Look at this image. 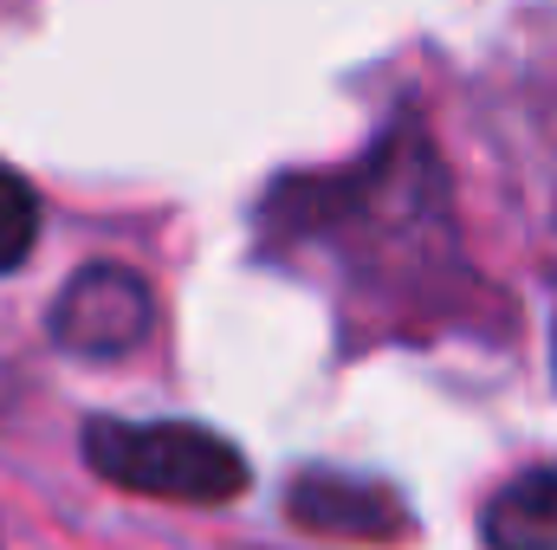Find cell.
Instances as JSON below:
<instances>
[{
  "label": "cell",
  "instance_id": "cell-4",
  "mask_svg": "<svg viewBox=\"0 0 557 550\" xmlns=\"http://www.w3.org/2000/svg\"><path fill=\"white\" fill-rule=\"evenodd\" d=\"M486 550H557V466L506 479L480 512Z\"/></svg>",
  "mask_w": 557,
  "mask_h": 550
},
{
  "label": "cell",
  "instance_id": "cell-3",
  "mask_svg": "<svg viewBox=\"0 0 557 550\" xmlns=\"http://www.w3.org/2000/svg\"><path fill=\"white\" fill-rule=\"evenodd\" d=\"M285 505L305 532H331V538H403L409 525L389 486L344 479V473H305L285 492Z\"/></svg>",
  "mask_w": 557,
  "mask_h": 550
},
{
  "label": "cell",
  "instance_id": "cell-2",
  "mask_svg": "<svg viewBox=\"0 0 557 550\" xmlns=\"http://www.w3.org/2000/svg\"><path fill=\"white\" fill-rule=\"evenodd\" d=\"M156 324V298L131 266L117 260H91L65 278V291L52 298V343L72 357H131Z\"/></svg>",
  "mask_w": 557,
  "mask_h": 550
},
{
  "label": "cell",
  "instance_id": "cell-1",
  "mask_svg": "<svg viewBox=\"0 0 557 550\" xmlns=\"http://www.w3.org/2000/svg\"><path fill=\"white\" fill-rule=\"evenodd\" d=\"M85 466L124 492L169 505H221L247 492V460L227 434L201 421H117L98 414L85 427Z\"/></svg>",
  "mask_w": 557,
  "mask_h": 550
},
{
  "label": "cell",
  "instance_id": "cell-5",
  "mask_svg": "<svg viewBox=\"0 0 557 550\" xmlns=\"http://www.w3.org/2000/svg\"><path fill=\"white\" fill-rule=\"evenodd\" d=\"M33 247H39V195L13 168H0V273L26 266Z\"/></svg>",
  "mask_w": 557,
  "mask_h": 550
}]
</instances>
